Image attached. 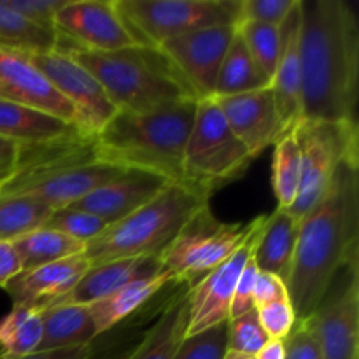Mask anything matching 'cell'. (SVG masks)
<instances>
[{"instance_id":"6da1fadb","label":"cell","mask_w":359,"mask_h":359,"mask_svg":"<svg viewBox=\"0 0 359 359\" xmlns=\"http://www.w3.org/2000/svg\"><path fill=\"white\" fill-rule=\"evenodd\" d=\"M302 121H358L359 20L346 0H300Z\"/></svg>"},{"instance_id":"7a4b0ae2","label":"cell","mask_w":359,"mask_h":359,"mask_svg":"<svg viewBox=\"0 0 359 359\" xmlns=\"http://www.w3.org/2000/svg\"><path fill=\"white\" fill-rule=\"evenodd\" d=\"M359 258V160L346 161L300 217L287 293L297 321L312 316L335 273Z\"/></svg>"},{"instance_id":"3957f363","label":"cell","mask_w":359,"mask_h":359,"mask_svg":"<svg viewBox=\"0 0 359 359\" xmlns=\"http://www.w3.org/2000/svg\"><path fill=\"white\" fill-rule=\"evenodd\" d=\"M196 102L182 100L146 112L118 111L93 137L98 161L184 182L182 160Z\"/></svg>"},{"instance_id":"277c9868","label":"cell","mask_w":359,"mask_h":359,"mask_svg":"<svg viewBox=\"0 0 359 359\" xmlns=\"http://www.w3.org/2000/svg\"><path fill=\"white\" fill-rule=\"evenodd\" d=\"M55 51L84 67L118 111L146 112L182 100H196L181 72L154 46L88 51L56 35Z\"/></svg>"},{"instance_id":"5b68a950","label":"cell","mask_w":359,"mask_h":359,"mask_svg":"<svg viewBox=\"0 0 359 359\" xmlns=\"http://www.w3.org/2000/svg\"><path fill=\"white\" fill-rule=\"evenodd\" d=\"M123 172L125 168L98 161L93 139L77 133L21 146L16 170L0 186V195L30 196L58 210L74 205Z\"/></svg>"},{"instance_id":"8992f818","label":"cell","mask_w":359,"mask_h":359,"mask_svg":"<svg viewBox=\"0 0 359 359\" xmlns=\"http://www.w3.org/2000/svg\"><path fill=\"white\" fill-rule=\"evenodd\" d=\"M210 193L188 182H170L158 196L125 219L109 224L90 241L84 256L91 266L126 258L160 256L189 217L209 205Z\"/></svg>"},{"instance_id":"52a82bcc","label":"cell","mask_w":359,"mask_h":359,"mask_svg":"<svg viewBox=\"0 0 359 359\" xmlns=\"http://www.w3.org/2000/svg\"><path fill=\"white\" fill-rule=\"evenodd\" d=\"M252 154L237 139L214 98L196 102L195 119L184 149V182L212 195L217 188L241 179Z\"/></svg>"},{"instance_id":"ba28073f","label":"cell","mask_w":359,"mask_h":359,"mask_svg":"<svg viewBox=\"0 0 359 359\" xmlns=\"http://www.w3.org/2000/svg\"><path fill=\"white\" fill-rule=\"evenodd\" d=\"M265 217L258 216L249 223H224L209 205L202 207L160 255L163 270L177 283L193 286L226 262L262 226Z\"/></svg>"},{"instance_id":"9c48e42d","label":"cell","mask_w":359,"mask_h":359,"mask_svg":"<svg viewBox=\"0 0 359 359\" xmlns=\"http://www.w3.org/2000/svg\"><path fill=\"white\" fill-rule=\"evenodd\" d=\"M137 44L158 48L200 28L237 25L241 0H116Z\"/></svg>"},{"instance_id":"30bf717a","label":"cell","mask_w":359,"mask_h":359,"mask_svg":"<svg viewBox=\"0 0 359 359\" xmlns=\"http://www.w3.org/2000/svg\"><path fill=\"white\" fill-rule=\"evenodd\" d=\"M294 128L300 144V184L286 210L300 219L321 200L337 170L346 161L359 160V126L358 121L304 119Z\"/></svg>"},{"instance_id":"8fae6325","label":"cell","mask_w":359,"mask_h":359,"mask_svg":"<svg viewBox=\"0 0 359 359\" xmlns=\"http://www.w3.org/2000/svg\"><path fill=\"white\" fill-rule=\"evenodd\" d=\"M325 359H359V258L344 265L309 318Z\"/></svg>"},{"instance_id":"7c38bea8","label":"cell","mask_w":359,"mask_h":359,"mask_svg":"<svg viewBox=\"0 0 359 359\" xmlns=\"http://www.w3.org/2000/svg\"><path fill=\"white\" fill-rule=\"evenodd\" d=\"M27 58L72 105L74 126L83 137L93 139L118 112L100 83L70 56L49 51Z\"/></svg>"},{"instance_id":"4fadbf2b","label":"cell","mask_w":359,"mask_h":359,"mask_svg":"<svg viewBox=\"0 0 359 359\" xmlns=\"http://www.w3.org/2000/svg\"><path fill=\"white\" fill-rule=\"evenodd\" d=\"M235 32L237 25L200 28L165 41L158 49L181 72L196 100L214 98L219 69Z\"/></svg>"},{"instance_id":"5bb4252c","label":"cell","mask_w":359,"mask_h":359,"mask_svg":"<svg viewBox=\"0 0 359 359\" xmlns=\"http://www.w3.org/2000/svg\"><path fill=\"white\" fill-rule=\"evenodd\" d=\"M53 27L56 35L88 51H118L139 46L116 0H67Z\"/></svg>"},{"instance_id":"9a60e30c","label":"cell","mask_w":359,"mask_h":359,"mask_svg":"<svg viewBox=\"0 0 359 359\" xmlns=\"http://www.w3.org/2000/svg\"><path fill=\"white\" fill-rule=\"evenodd\" d=\"M262 226L226 262H223L219 266L210 270L207 276H203L198 283H195L189 287L186 337L195 335V333L212 328V326L226 323L230 319V305L235 287H237L238 277H241L242 269L245 266L248 259L255 252L256 241H258Z\"/></svg>"},{"instance_id":"2e32d148","label":"cell","mask_w":359,"mask_h":359,"mask_svg":"<svg viewBox=\"0 0 359 359\" xmlns=\"http://www.w3.org/2000/svg\"><path fill=\"white\" fill-rule=\"evenodd\" d=\"M231 132L252 158L277 142L286 132L277 112L272 86L231 97H214Z\"/></svg>"},{"instance_id":"e0dca14e","label":"cell","mask_w":359,"mask_h":359,"mask_svg":"<svg viewBox=\"0 0 359 359\" xmlns=\"http://www.w3.org/2000/svg\"><path fill=\"white\" fill-rule=\"evenodd\" d=\"M0 100L51 114L74 125V109L25 55L0 49Z\"/></svg>"},{"instance_id":"ac0fdd59","label":"cell","mask_w":359,"mask_h":359,"mask_svg":"<svg viewBox=\"0 0 359 359\" xmlns=\"http://www.w3.org/2000/svg\"><path fill=\"white\" fill-rule=\"evenodd\" d=\"M168 184L170 182L160 175L125 170L70 207L93 214L107 224H114L151 202Z\"/></svg>"},{"instance_id":"d6986e66","label":"cell","mask_w":359,"mask_h":359,"mask_svg":"<svg viewBox=\"0 0 359 359\" xmlns=\"http://www.w3.org/2000/svg\"><path fill=\"white\" fill-rule=\"evenodd\" d=\"M91 269L84 255L60 259L34 270H25L6 284L13 307H25L32 311H44L55 302L65 297Z\"/></svg>"},{"instance_id":"ffe728a7","label":"cell","mask_w":359,"mask_h":359,"mask_svg":"<svg viewBox=\"0 0 359 359\" xmlns=\"http://www.w3.org/2000/svg\"><path fill=\"white\" fill-rule=\"evenodd\" d=\"M280 51L272 79L273 98L284 130L302 121V70H300V0L279 27Z\"/></svg>"},{"instance_id":"44dd1931","label":"cell","mask_w":359,"mask_h":359,"mask_svg":"<svg viewBox=\"0 0 359 359\" xmlns=\"http://www.w3.org/2000/svg\"><path fill=\"white\" fill-rule=\"evenodd\" d=\"M167 273L160 262V256H144V258H126L116 262L95 265L83 276L70 293L60 298L53 305L72 304L91 305L107 298L121 287L140 279H151ZM51 305V307H53Z\"/></svg>"},{"instance_id":"7402d4cb","label":"cell","mask_w":359,"mask_h":359,"mask_svg":"<svg viewBox=\"0 0 359 359\" xmlns=\"http://www.w3.org/2000/svg\"><path fill=\"white\" fill-rule=\"evenodd\" d=\"M300 219L286 209L266 216L255 248V263L259 272L273 273L287 283L297 251Z\"/></svg>"},{"instance_id":"603a6c76","label":"cell","mask_w":359,"mask_h":359,"mask_svg":"<svg viewBox=\"0 0 359 359\" xmlns=\"http://www.w3.org/2000/svg\"><path fill=\"white\" fill-rule=\"evenodd\" d=\"M77 128L51 114L0 100V137L18 146L53 142L77 135Z\"/></svg>"},{"instance_id":"cb8c5ba5","label":"cell","mask_w":359,"mask_h":359,"mask_svg":"<svg viewBox=\"0 0 359 359\" xmlns=\"http://www.w3.org/2000/svg\"><path fill=\"white\" fill-rule=\"evenodd\" d=\"M42 340L37 353L90 346L98 337L88 305L60 304L41 311Z\"/></svg>"},{"instance_id":"d4e9b609","label":"cell","mask_w":359,"mask_h":359,"mask_svg":"<svg viewBox=\"0 0 359 359\" xmlns=\"http://www.w3.org/2000/svg\"><path fill=\"white\" fill-rule=\"evenodd\" d=\"M170 280L172 277L168 273H161V276L151 277V279L135 280V283H130L128 286L118 290L116 293L109 294L104 300L88 305L98 335L114 328L118 323L139 311Z\"/></svg>"},{"instance_id":"484cf974","label":"cell","mask_w":359,"mask_h":359,"mask_svg":"<svg viewBox=\"0 0 359 359\" xmlns=\"http://www.w3.org/2000/svg\"><path fill=\"white\" fill-rule=\"evenodd\" d=\"M188 293L189 287L172 300L146 339L126 359H174L182 339L186 337L189 309Z\"/></svg>"},{"instance_id":"4316f807","label":"cell","mask_w":359,"mask_h":359,"mask_svg":"<svg viewBox=\"0 0 359 359\" xmlns=\"http://www.w3.org/2000/svg\"><path fill=\"white\" fill-rule=\"evenodd\" d=\"M55 28L41 27L27 20L0 0V49L32 56L55 51Z\"/></svg>"},{"instance_id":"83f0119b","label":"cell","mask_w":359,"mask_h":359,"mask_svg":"<svg viewBox=\"0 0 359 359\" xmlns=\"http://www.w3.org/2000/svg\"><path fill=\"white\" fill-rule=\"evenodd\" d=\"M266 86H270V81L251 58L248 46L242 41L238 32H235L233 41L219 69L214 97H231V95L248 93V91L262 90Z\"/></svg>"},{"instance_id":"f1b7e54d","label":"cell","mask_w":359,"mask_h":359,"mask_svg":"<svg viewBox=\"0 0 359 359\" xmlns=\"http://www.w3.org/2000/svg\"><path fill=\"white\" fill-rule=\"evenodd\" d=\"M21 262V272L34 270L60 259L72 258V256L84 255L86 244L70 238L67 235L58 233L49 228H41L32 233L23 235L13 242Z\"/></svg>"},{"instance_id":"f546056e","label":"cell","mask_w":359,"mask_h":359,"mask_svg":"<svg viewBox=\"0 0 359 359\" xmlns=\"http://www.w3.org/2000/svg\"><path fill=\"white\" fill-rule=\"evenodd\" d=\"M55 210L23 195H0V241L14 242L44 228Z\"/></svg>"},{"instance_id":"4dcf8cb0","label":"cell","mask_w":359,"mask_h":359,"mask_svg":"<svg viewBox=\"0 0 359 359\" xmlns=\"http://www.w3.org/2000/svg\"><path fill=\"white\" fill-rule=\"evenodd\" d=\"M41 340V312L25 307H13V311L0 321V349L6 359L23 358L37 353Z\"/></svg>"},{"instance_id":"1f68e13d","label":"cell","mask_w":359,"mask_h":359,"mask_svg":"<svg viewBox=\"0 0 359 359\" xmlns=\"http://www.w3.org/2000/svg\"><path fill=\"white\" fill-rule=\"evenodd\" d=\"M272 161V188L277 196L280 209H290L293 205L300 184V144H298L297 128L283 133L276 144Z\"/></svg>"},{"instance_id":"d6a6232c","label":"cell","mask_w":359,"mask_h":359,"mask_svg":"<svg viewBox=\"0 0 359 359\" xmlns=\"http://www.w3.org/2000/svg\"><path fill=\"white\" fill-rule=\"evenodd\" d=\"M237 32L248 46L251 58L255 60L258 69L265 74L266 79L272 84L280 51L279 27L258 23V21L241 20L237 23Z\"/></svg>"},{"instance_id":"836d02e7","label":"cell","mask_w":359,"mask_h":359,"mask_svg":"<svg viewBox=\"0 0 359 359\" xmlns=\"http://www.w3.org/2000/svg\"><path fill=\"white\" fill-rule=\"evenodd\" d=\"M107 226L109 224L102 221L100 217L84 212V210L74 209V207L55 210L48 219V223L44 224V228L58 231V233L67 235L70 238H76V241L84 242V244L97 238Z\"/></svg>"},{"instance_id":"e575fe53","label":"cell","mask_w":359,"mask_h":359,"mask_svg":"<svg viewBox=\"0 0 359 359\" xmlns=\"http://www.w3.org/2000/svg\"><path fill=\"white\" fill-rule=\"evenodd\" d=\"M228 353V321L182 339L174 359H224Z\"/></svg>"},{"instance_id":"d590c367","label":"cell","mask_w":359,"mask_h":359,"mask_svg":"<svg viewBox=\"0 0 359 359\" xmlns=\"http://www.w3.org/2000/svg\"><path fill=\"white\" fill-rule=\"evenodd\" d=\"M269 340L256 309L228 321V351L245 356H256L269 344Z\"/></svg>"},{"instance_id":"8d00e7d4","label":"cell","mask_w":359,"mask_h":359,"mask_svg":"<svg viewBox=\"0 0 359 359\" xmlns=\"http://www.w3.org/2000/svg\"><path fill=\"white\" fill-rule=\"evenodd\" d=\"M256 312L270 340H284L297 325V316L290 300L262 305V307H256Z\"/></svg>"},{"instance_id":"74e56055","label":"cell","mask_w":359,"mask_h":359,"mask_svg":"<svg viewBox=\"0 0 359 359\" xmlns=\"http://www.w3.org/2000/svg\"><path fill=\"white\" fill-rule=\"evenodd\" d=\"M284 342V359H325L311 321H297Z\"/></svg>"},{"instance_id":"f35d334b","label":"cell","mask_w":359,"mask_h":359,"mask_svg":"<svg viewBox=\"0 0 359 359\" xmlns=\"http://www.w3.org/2000/svg\"><path fill=\"white\" fill-rule=\"evenodd\" d=\"M297 0H241V20L280 27Z\"/></svg>"},{"instance_id":"ab89813d","label":"cell","mask_w":359,"mask_h":359,"mask_svg":"<svg viewBox=\"0 0 359 359\" xmlns=\"http://www.w3.org/2000/svg\"><path fill=\"white\" fill-rule=\"evenodd\" d=\"M258 276V266L255 263V252L248 259L245 266L242 269L241 277H238L237 287H235L233 298L230 305V319L241 318L248 312L255 311V280ZM228 319V321H230Z\"/></svg>"},{"instance_id":"60d3db41","label":"cell","mask_w":359,"mask_h":359,"mask_svg":"<svg viewBox=\"0 0 359 359\" xmlns=\"http://www.w3.org/2000/svg\"><path fill=\"white\" fill-rule=\"evenodd\" d=\"M6 6L20 13L27 20L41 25V27L55 28V16L67 4V0H4Z\"/></svg>"},{"instance_id":"b9f144b4","label":"cell","mask_w":359,"mask_h":359,"mask_svg":"<svg viewBox=\"0 0 359 359\" xmlns=\"http://www.w3.org/2000/svg\"><path fill=\"white\" fill-rule=\"evenodd\" d=\"M280 300H290L286 283L273 273L258 270V276L255 280V307H262V305Z\"/></svg>"},{"instance_id":"7bdbcfd3","label":"cell","mask_w":359,"mask_h":359,"mask_svg":"<svg viewBox=\"0 0 359 359\" xmlns=\"http://www.w3.org/2000/svg\"><path fill=\"white\" fill-rule=\"evenodd\" d=\"M20 272L21 262L13 242L0 241V287H6V284Z\"/></svg>"},{"instance_id":"ee69618b","label":"cell","mask_w":359,"mask_h":359,"mask_svg":"<svg viewBox=\"0 0 359 359\" xmlns=\"http://www.w3.org/2000/svg\"><path fill=\"white\" fill-rule=\"evenodd\" d=\"M20 149L16 142H11L0 137V186L14 174L18 160H20Z\"/></svg>"},{"instance_id":"f6af8a7d","label":"cell","mask_w":359,"mask_h":359,"mask_svg":"<svg viewBox=\"0 0 359 359\" xmlns=\"http://www.w3.org/2000/svg\"><path fill=\"white\" fill-rule=\"evenodd\" d=\"M90 358V346L72 347V349L60 351H44V353H34L30 356L16 359H88Z\"/></svg>"},{"instance_id":"bcb514c9","label":"cell","mask_w":359,"mask_h":359,"mask_svg":"<svg viewBox=\"0 0 359 359\" xmlns=\"http://www.w3.org/2000/svg\"><path fill=\"white\" fill-rule=\"evenodd\" d=\"M255 359H284V342L269 340V344L256 354Z\"/></svg>"},{"instance_id":"7dc6e473","label":"cell","mask_w":359,"mask_h":359,"mask_svg":"<svg viewBox=\"0 0 359 359\" xmlns=\"http://www.w3.org/2000/svg\"><path fill=\"white\" fill-rule=\"evenodd\" d=\"M224 359H255V356H245V354H238V353H233V351H228Z\"/></svg>"},{"instance_id":"c3c4849f","label":"cell","mask_w":359,"mask_h":359,"mask_svg":"<svg viewBox=\"0 0 359 359\" xmlns=\"http://www.w3.org/2000/svg\"><path fill=\"white\" fill-rule=\"evenodd\" d=\"M0 359H6V358H4V353H2V349H0Z\"/></svg>"}]
</instances>
